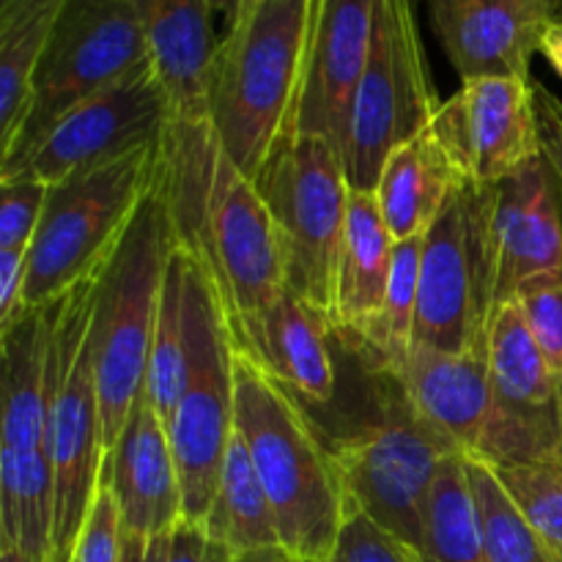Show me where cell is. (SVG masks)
Segmentation results:
<instances>
[{
	"mask_svg": "<svg viewBox=\"0 0 562 562\" xmlns=\"http://www.w3.org/2000/svg\"><path fill=\"white\" fill-rule=\"evenodd\" d=\"M162 187L176 236L212 278L231 327L261 316L285 291L267 203L225 157L212 124H168Z\"/></svg>",
	"mask_w": 562,
	"mask_h": 562,
	"instance_id": "obj_1",
	"label": "cell"
},
{
	"mask_svg": "<svg viewBox=\"0 0 562 562\" xmlns=\"http://www.w3.org/2000/svg\"><path fill=\"white\" fill-rule=\"evenodd\" d=\"M311 420L329 445L349 505L420 554L434 477L456 453L415 415L398 376L362 357L351 395L340 393L333 409Z\"/></svg>",
	"mask_w": 562,
	"mask_h": 562,
	"instance_id": "obj_2",
	"label": "cell"
},
{
	"mask_svg": "<svg viewBox=\"0 0 562 562\" xmlns=\"http://www.w3.org/2000/svg\"><path fill=\"white\" fill-rule=\"evenodd\" d=\"M236 431L272 505L280 549L296 562H327L349 514L329 445L311 415L239 351Z\"/></svg>",
	"mask_w": 562,
	"mask_h": 562,
	"instance_id": "obj_3",
	"label": "cell"
},
{
	"mask_svg": "<svg viewBox=\"0 0 562 562\" xmlns=\"http://www.w3.org/2000/svg\"><path fill=\"white\" fill-rule=\"evenodd\" d=\"M313 0H258L220 36L209 77V121L225 157L258 179L291 135Z\"/></svg>",
	"mask_w": 562,
	"mask_h": 562,
	"instance_id": "obj_4",
	"label": "cell"
},
{
	"mask_svg": "<svg viewBox=\"0 0 562 562\" xmlns=\"http://www.w3.org/2000/svg\"><path fill=\"white\" fill-rule=\"evenodd\" d=\"M179 245L162 176L143 201L119 250L99 274L91 346L102 409L104 453L113 448L132 404L146 387L148 355L170 252Z\"/></svg>",
	"mask_w": 562,
	"mask_h": 562,
	"instance_id": "obj_5",
	"label": "cell"
},
{
	"mask_svg": "<svg viewBox=\"0 0 562 562\" xmlns=\"http://www.w3.org/2000/svg\"><path fill=\"white\" fill-rule=\"evenodd\" d=\"M162 140L49 184L27 247L22 311H47L66 291L104 272L162 176Z\"/></svg>",
	"mask_w": 562,
	"mask_h": 562,
	"instance_id": "obj_6",
	"label": "cell"
},
{
	"mask_svg": "<svg viewBox=\"0 0 562 562\" xmlns=\"http://www.w3.org/2000/svg\"><path fill=\"white\" fill-rule=\"evenodd\" d=\"M99 278L66 291L47 307L49 453L55 472V525L49 562H75L102 475V409L93 368L91 322Z\"/></svg>",
	"mask_w": 562,
	"mask_h": 562,
	"instance_id": "obj_7",
	"label": "cell"
},
{
	"mask_svg": "<svg viewBox=\"0 0 562 562\" xmlns=\"http://www.w3.org/2000/svg\"><path fill=\"white\" fill-rule=\"evenodd\" d=\"M187 256L184 382L168 420L181 505L190 525L206 521L236 428V346L228 313L190 250Z\"/></svg>",
	"mask_w": 562,
	"mask_h": 562,
	"instance_id": "obj_8",
	"label": "cell"
},
{
	"mask_svg": "<svg viewBox=\"0 0 562 562\" xmlns=\"http://www.w3.org/2000/svg\"><path fill=\"white\" fill-rule=\"evenodd\" d=\"M278 236L285 289L327 316L351 187L344 154L318 135L280 137L252 181Z\"/></svg>",
	"mask_w": 562,
	"mask_h": 562,
	"instance_id": "obj_9",
	"label": "cell"
},
{
	"mask_svg": "<svg viewBox=\"0 0 562 562\" xmlns=\"http://www.w3.org/2000/svg\"><path fill=\"white\" fill-rule=\"evenodd\" d=\"M146 66V31L132 0H66L33 75L20 130L0 151V170L25 159L71 108Z\"/></svg>",
	"mask_w": 562,
	"mask_h": 562,
	"instance_id": "obj_10",
	"label": "cell"
},
{
	"mask_svg": "<svg viewBox=\"0 0 562 562\" xmlns=\"http://www.w3.org/2000/svg\"><path fill=\"white\" fill-rule=\"evenodd\" d=\"M417 0H379L371 53L351 99L344 165L351 192H373L390 154L439 113Z\"/></svg>",
	"mask_w": 562,
	"mask_h": 562,
	"instance_id": "obj_11",
	"label": "cell"
},
{
	"mask_svg": "<svg viewBox=\"0 0 562 562\" xmlns=\"http://www.w3.org/2000/svg\"><path fill=\"white\" fill-rule=\"evenodd\" d=\"M494 184L461 181L423 236L415 344L439 351L486 349L494 318Z\"/></svg>",
	"mask_w": 562,
	"mask_h": 562,
	"instance_id": "obj_12",
	"label": "cell"
},
{
	"mask_svg": "<svg viewBox=\"0 0 562 562\" xmlns=\"http://www.w3.org/2000/svg\"><path fill=\"white\" fill-rule=\"evenodd\" d=\"M486 360L492 417L475 461L488 467L562 461V376L538 349L516 302L494 313Z\"/></svg>",
	"mask_w": 562,
	"mask_h": 562,
	"instance_id": "obj_13",
	"label": "cell"
},
{
	"mask_svg": "<svg viewBox=\"0 0 562 562\" xmlns=\"http://www.w3.org/2000/svg\"><path fill=\"white\" fill-rule=\"evenodd\" d=\"M168 124V97L154 66H146L71 108L25 159L0 170V179L58 184L77 170L154 146L165 137Z\"/></svg>",
	"mask_w": 562,
	"mask_h": 562,
	"instance_id": "obj_14",
	"label": "cell"
},
{
	"mask_svg": "<svg viewBox=\"0 0 562 562\" xmlns=\"http://www.w3.org/2000/svg\"><path fill=\"white\" fill-rule=\"evenodd\" d=\"M431 124L448 146L461 179L472 184H499L541 157L536 80H464L453 97L445 99Z\"/></svg>",
	"mask_w": 562,
	"mask_h": 562,
	"instance_id": "obj_15",
	"label": "cell"
},
{
	"mask_svg": "<svg viewBox=\"0 0 562 562\" xmlns=\"http://www.w3.org/2000/svg\"><path fill=\"white\" fill-rule=\"evenodd\" d=\"M231 335L236 351L278 382L305 412L318 415L338 404L349 346L322 311L289 289L261 316L231 327Z\"/></svg>",
	"mask_w": 562,
	"mask_h": 562,
	"instance_id": "obj_16",
	"label": "cell"
},
{
	"mask_svg": "<svg viewBox=\"0 0 562 562\" xmlns=\"http://www.w3.org/2000/svg\"><path fill=\"white\" fill-rule=\"evenodd\" d=\"M379 0H313L291 132L344 148L351 99L371 53Z\"/></svg>",
	"mask_w": 562,
	"mask_h": 562,
	"instance_id": "obj_17",
	"label": "cell"
},
{
	"mask_svg": "<svg viewBox=\"0 0 562 562\" xmlns=\"http://www.w3.org/2000/svg\"><path fill=\"white\" fill-rule=\"evenodd\" d=\"M558 14L552 0H428L434 33L461 82L532 80V58Z\"/></svg>",
	"mask_w": 562,
	"mask_h": 562,
	"instance_id": "obj_18",
	"label": "cell"
},
{
	"mask_svg": "<svg viewBox=\"0 0 562 562\" xmlns=\"http://www.w3.org/2000/svg\"><path fill=\"white\" fill-rule=\"evenodd\" d=\"M99 483L113 492L121 527L130 536H170L184 519L173 445L146 387L132 404L113 448L104 453Z\"/></svg>",
	"mask_w": 562,
	"mask_h": 562,
	"instance_id": "obj_19",
	"label": "cell"
},
{
	"mask_svg": "<svg viewBox=\"0 0 562 562\" xmlns=\"http://www.w3.org/2000/svg\"><path fill=\"white\" fill-rule=\"evenodd\" d=\"M494 313L521 283L562 269V203L543 157L494 184Z\"/></svg>",
	"mask_w": 562,
	"mask_h": 562,
	"instance_id": "obj_20",
	"label": "cell"
},
{
	"mask_svg": "<svg viewBox=\"0 0 562 562\" xmlns=\"http://www.w3.org/2000/svg\"><path fill=\"white\" fill-rule=\"evenodd\" d=\"M398 382L415 415L453 450L475 461L492 417V379L486 349L439 351L428 346L412 349Z\"/></svg>",
	"mask_w": 562,
	"mask_h": 562,
	"instance_id": "obj_21",
	"label": "cell"
},
{
	"mask_svg": "<svg viewBox=\"0 0 562 562\" xmlns=\"http://www.w3.org/2000/svg\"><path fill=\"white\" fill-rule=\"evenodd\" d=\"M140 11L148 58L170 104V124L209 121V77L220 38L209 0H132Z\"/></svg>",
	"mask_w": 562,
	"mask_h": 562,
	"instance_id": "obj_22",
	"label": "cell"
},
{
	"mask_svg": "<svg viewBox=\"0 0 562 562\" xmlns=\"http://www.w3.org/2000/svg\"><path fill=\"white\" fill-rule=\"evenodd\" d=\"M395 239L373 192H351L335 252L327 318L349 340H362L382 313Z\"/></svg>",
	"mask_w": 562,
	"mask_h": 562,
	"instance_id": "obj_23",
	"label": "cell"
},
{
	"mask_svg": "<svg viewBox=\"0 0 562 562\" xmlns=\"http://www.w3.org/2000/svg\"><path fill=\"white\" fill-rule=\"evenodd\" d=\"M3 344V412H0V453H49L47 406V311H22L0 329Z\"/></svg>",
	"mask_w": 562,
	"mask_h": 562,
	"instance_id": "obj_24",
	"label": "cell"
},
{
	"mask_svg": "<svg viewBox=\"0 0 562 562\" xmlns=\"http://www.w3.org/2000/svg\"><path fill=\"white\" fill-rule=\"evenodd\" d=\"M461 181L464 179L434 124L401 143L384 162L373 190L393 239L426 236Z\"/></svg>",
	"mask_w": 562,
	"mask_h": 562,
	"instance_id": "obj_25",
	"label": "cell"
},
{
	"mask_svg": "<svg viewBox=\"0 0 562 562\" xmlns=\"http://www.w3.org/2000/svg\"><path fill=\"white\" fill-rule=\"evenodd\" d=\"M66 0L0 3V151L16 135L31 99L33 75Z\"/></svg>",
	"mask_w": 562,
	"mask_h": 562,
	"instance_id": "obj_26",
	"label": "cell"
},
{
	"mask_svg": "<svg viewBox=\"0 0 562 562\" xmlns=\"http://www.w3.org/2000/svg\"><path fill=\"white\" fill-rule=\"evenodd\" d=\"M201 527L214 541L225 543L236 554L280 547L272 505H269L261 477L252 467L245 439L236 428L228 453H225L223 472H220L217 494H214L212 508Z\"/></svg>",
	"mask_w": 562,
	"mask_h": 562,
	"instance_id": "obj_27",
	"label": "cell"
},
{
	"mask_svg": "<svg viewBox=\"0 0 562 562\" xmlns=\"http://www.w3.org/2000/svg\"><path fill=\"white\" fill-rule=\"evenodd\" d=\"M423 562H486L481 514L464 456L442 461L423 519Z\"/></svg>",
	"mask_w": 562,
	"mask_h": 562,
	"instance_id": "obj_28",
	"label": "cell"
},
{
	"mask_svg": "<svg viewBox=\"0 0 562 562\" xmlns=\"http://www.w3.org/2000/svg\"><path fill=\"white\" fill-rule=\"evenodd\" d=\"M184 355H187V256L184 247L176 245L170 252L168 272L159 300L157 327H154L151 355H148L146 395L157 415L168 426L170 415L179 401L181 382H184Z\"/></svg>",
	"mask_w": 562,
	"mask_h": 562,
	"instance_id": "obj_29",
	"label": "cell"
},
{
	"mask_svg": "<svg viewBox=\"0 0 562 562\" xmlns=\"http://www.w3.org/2000/svg\"><path fill=\"white\" fill-rule=\"evenodd\" d=\"M420 256L423 236L395 241L393 269H390L387 294L376 324L362 340H355L373 366L398 373L415 349L417 291H420Z\"/></svg>",
	"mask_w": 562,
	"mask_h": 562,
	"instance_id": "obj_30",
	"label": "cell"
},
{
	"mask_svg": "<svg viewBox=\"0 0 562 562\" xmlns=\"http://www.w3.org/2000/svg\"><path fill=\"white\" fill-rule=\"evenodd\" d=\"M467 467H470L477 514H481L486 562H558L543 547L541 538L530 530V525L521 519L492 467L472 459H467Z\"/></svg>",
	"mask_w": 562,
	"mask_h": 562,
	"instance_id": "obj_31",
	"label": "cell"
},
{
	"mask_svg": "<svg viewBox=\"0 0 562 562\" xmlns=\"http://www.w3.org/2000/svg\"><path fill=\"white\" fill-rule=\"evenodd\" d=\"M521 519L562 562V461L492 467Z\"/></svg>",
	"mask_w": 562,
	"mask_h": 562,
	"instance_id": "obj_32",
	"label": "cell"
},
{
	"mask_svg": "<svg viewBox=\"0 0 562 562\" xmlns=\"http://www.w3.org/2000/svg\"><path fill=\"white\" fill-rule=\"evenodd\" d=\"M514 302L519 305L538 349L562 376V269L521 283Z\"/></svg>",
	"mask_w": 562,
	"mask_h": 562,
	"instance_id": "obj_33",
	"label": "cell"
},
{
	"mask_svg": "<svg viewBox=\"0 0 562 562\" xmlns=\"http://www.w3.org/2000/svg\"><path fill=\"white\" fill-rule=\"evenodd\" d=\"M49 184L0 179V250H27L42 223Z\"/></svg>",
	"mask_w": 562,
	"mask_h": 562,
	"instance_id": "obj_34",
	"label": "cell"
},
{
	"mask_svg": "<svg viewBox=\"0 0 562 562\" xmlns=\"http://www.w3.org/2000/svg\"><path fill=\"white\" fill-rule=\"evenodd\" d=\"M327 562H423L415 549L376 525L368 514L349 505L344 530Z\"/></svg>",
	"mask_w": 562,
	"mask_h": 562,
	"instance_id": "obj_35",
	"label": "cell"
},
{
	"mask_svg": "<svg viewBox=\"0 0 562 562\" xmlns=\"http://www.w3.org/2000/svg\"><path fill=\"white\" fill-rule=\"evenodd\" d=\"M121 541H124V527H121L119 503L113 492L99 483L91 514L77 541L75 562H121Z\"/></svg>",
	"mask_w": 562,
	"mask_h": 562,
	"instance_id": "obj_36",
	"label": "cell"
},
{
	"mask_svg": "<svg viewBox=\"0 0 562 562\" xmlns=\"http://www.w3.org/2000/svg\"><path fill=\"white\" fill-rule=\"evenodd\" d=\"M536 113L541 126V157L547 162L552 184L562 203V102L558 93L549 91L536 80Z\"/></svg>",
	"mask_w": 562,
	"mask_h": 562,
	"instance_id": "obj_37",
	"label": "cell"
},
{
	"mask_svg": "<svg viewBox=\"0 0 562 562\" xmlns=\"http://www.w3.org/2000/svg\"><path fill=\"white\" fill-rule=\"evenodd\" d=\"M236 552L225 543L214 541L201 525L179 521L168 538V560L165 562H234Z\"/></svg>",
	"mask_w": 562,
	"mask_h": 562,
	"instance_id": "obj_38",
	"label": "cell"
},
{
	"mask_svg": "<svg viewBox=\"0 0 562 562\" xmlns=\"http://www.w3.org/2000/svg\"><path fill=\"white\" fill-rule=\"evenodd\" d=\"M27 280V250H0V329L22 313Z\"/></svg>",
	"mask_w": 562,
	"mask_h": 562,
	"instance_id": "obj_39",
	"label": "cell"
},
{
	"mask_svg": "<svg viewBox=\"0 0 562 562\" xmlns=\"http://www.w3.org/2000/svg\"><path fill=\"white\" fill-rule=\"evenodd\" d=\"M168 538L170 536H130L124 532L121 541V562H165L168 560Z\"/></svg>",
	"mask_w": 562,
	"mask_h": 562,
	"instance_id": "obj_40",
	"label": "cell"
},
{
	"mask_svg": "<svg viewBox=\"0 0 562 562\" xmlns=\"http://www.w3.org/2000/svg\"><path fill=\"white\" fill-rule=\"evenodd\" d=\"M541 55L549 60L554 71L562 77V14H558L549 25L547 36L541 42Z\"/></svg>",
	"mask_w": 562,
	"mask_h": 562,
	"instance_id": "obj_41",
	"label": "cell"
},
{
	"mask_svg": "<svg viewBox=\"0 0 562 562\" xmlns=\"http://www.w3.org/2000/svg\"><path fill=\"white\" fill-rule=\"evenodd\" d=\"M209 3H212L214 16H223L225 27H231L247 9H250V5H256L258 0H209Z\"/></svg>",
	"mask_w": 562,
	"mask_h": 562,
	"instance_id": "obj_42",
	"label": "cell"
},
{
	"mask_svg": "<svg viewBox=\"0 0 562 562\" xmlns=\"http://www.w3.org/2000/svg\"><path fill=\"white\" fill-rule=\"evenodd\" d=\"M234 562H296L285 549L269 547V549H252V552H239Z\"/></svg>",
	"mask_w": 562,
	"mask_h": 562,
	"instance_id": "obj_43",
	"label": "cell"
},
{
	"mask_svg": "<svg viewBox=\"0 0 562 562\" xmlns=\"http://www.w3.org/2000/svg\"><path fill=\"white\" fill-rule=\"evenodd\" d=\"M0 562H33V560H27L25 554L16 552V549L0 547Z\"/></svg>",
	"mask_w": 562,
	"mask_h": 562,
	"instance_id": "obj_44",
	"label": "cell"
},
{
	"mask_svg": "<svg viewBox=\"0 0 562 562\" xmlns=\"http://www.w3.org/2000/svg\"><path fill=\"white\" fill-rule=\"evenodd\" d=\"M552 3H554V9H558L560 14H562V0H552Z\"/></svg>",
	"mask_w": 562,
	"mask_h": 562,
	"instance_id": "obj_45",
	"label": "cell"
},
{
	"mask_svg": "<svg viewBox=\"0 0 562 562\" xmlns=\"http://www.w3.org/2000/svg\"><path fill=\"white\" fill-rule=\"evenodd\" d=\"M0 3H3V0H0Z\"/></svg>",
	"mask_w": 562,
	"mask_h": 562,
	"instance_id": "obj_46",
	"label": "cell"
}]
</instances>
